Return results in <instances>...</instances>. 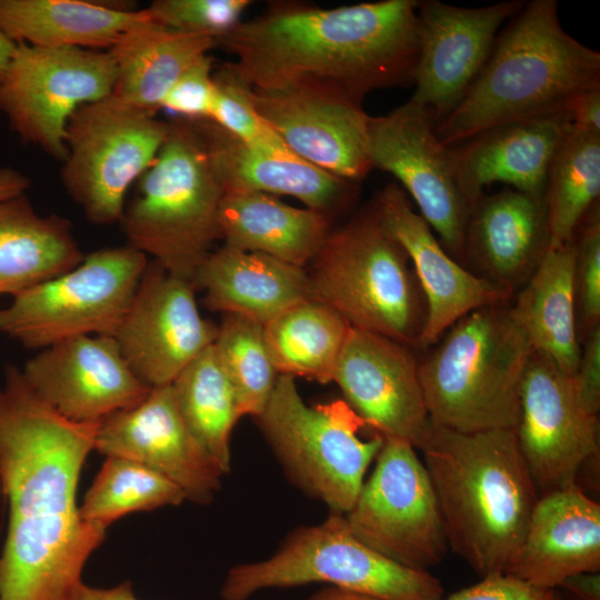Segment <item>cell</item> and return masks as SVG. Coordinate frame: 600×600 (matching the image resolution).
<instances>
[{
  "label": "cell",
  "instance_id": "1",
  "mask_svg": "<svg viewBox=\"0 0 600 600\" xmlns=\"http://www.w3.org/2000/svg\"><path fill=\"white\" fill-rule=\"evenodd\" d=\"M99 422L71 421L46 403L22 371L0 384V481L8 528L0 600H78L83 568L106 528L80 516L77 489Z\"/></svg>",
  "mask_w": 600,
  "mask_h": 600
},
{
  "label": "cell",
  "instance_id": "2",
  "mask_svg": "<svg viewBox=\"0 0 600 600\" xmlns=\"http://www.w3.org/2000/svg\"><path fill=\"white\" fill-rule=\"evenodd\" d=\"M417 0L322 9L282 3L217 40L252 89L307 90L362 103L369 92L413 82Z\"/></svg>",
  "mask_w": 600,
  "mask_h": 600
},
{
  "label": "cell",
  "instance_id": "3",
  "mask_svg": "<svg viewBox=\"0 0 600 600\" xmlns=\"http://www.w3.org/2000/svg\"><path fill=\"white\" fill-rule=\"evenodd\" d=\"M596 87L600 53L563 29L558 1L532 0L497 36L484 66L434 132L450 148L500 124L570 113Z\"/></svg>",
  "mask_w": 600,
  "mask_h": 600
},
{
  "label": "cell",
  "instance_id": "4",
  "mask_svg": "<svg viewBox=\"0 0 600 600\" xmlns=\"http://www.w3.org/2000/svg\"><path fill=\"white\" fill-rule=\"evenodd\" d=\"M419 449L448 546L481 577L503 572L539 497L514 430L462 433L430 421Z\"/></svg>",
  "mask_w": 600,
  "mask_h": 600
},
{
  "label": "cell",
  "instance_id": "5",
  "mask_svg": "<svg viewBox=\"0 0 600 600\" xmlns=\"http://www.w3.org/2000/svg\"><path fill=\"white\" fill-rule=\"evenodd\" d=\"M436 343L418 366L430 421L462 433L514 430L533 349L510 302L471 311Z\"/></svg>",
  "mask_w": 600,
  "mask_h": 600
},
{
  "label": "cell",
  "instance_id": "6",
  "mask_svg": "<svg viewBox=\"0 0 600 600\" xmlns=\"http://www.w3.org/2000/svg\"><path fill=\"white\" fill-rule=\"evenodd\" d=\"M136 184L119 221L127 243L193 283L212 246L221 239L223 197L196 121H169L156 160Z\"/></svg>",
  "mask_w": 600,
  "mask_h": 600
},
{
  "label": "cell",
  "instance_id": "7",
  "mask_svg": "<svg viewBox=\"0 0 600 600\" xmlns=\"http://www.w3.org/2000/svg\"><path fill=\"white\" fill-rule=\"evenodd\" d=\"M311 262L310 299L337 310L351 327L417 349L426 301L374 203L330 232Z\"/></svg>",
  "mask_w": 600,
  "mask_h": 600
},
{
  "label": "cell",
  "instance_id": "8",
  "mask_svg": "<svg viewBox=\"0 0 600 600\" xmlns=\"http://www.w3.org/2000/svg\"><path fill=\"white\" fill-rule=\"evenodd\" d=\"M310 582L357 592L377 600H441L443 587L428 570L409 568L358 540L344 514L330 513L321 523L301 527L269 559L229 570L223 600H247L268 588Z\"/></svg>",
  "mask_w": 600,
  "mask_h": 600
},
{
  "label": "cell",
  "instance_id": "9",
  "mask_svg": "<svg viewBox=\"0 0 600 600\" xmlns=\"http://www.w3.org/2000/svg\"><path fill=\"white\" fill-rule=\"evenodd\" d=\"M260 428L290 477L332 513H348L364 474L384 442L378 433L362 440L368 427L344 400L308 406L294 378L279 374L259 417Z\"/></svg>",
  "mask_w": 600,
  "mask_h": 600
},
{
  "label": "cell",
  "instance_id": "10",
  "mask_svg": "<svg viewBox=\"0 0 600 600\" xmlns=\"http://www.w3.org/2000/svg\"><path fill=\"white\" fill-rule=\"evenodd\" d=\"M168 131L169 121L113 93L73 113L61 180L90 222L119 223L130 187L156 160Z\"/></svg>",
  "mask_w": 600,
  "mask_h": 600
},
{
  "label": "cell",
  "instance_id": "11",
  "mask_svg": "<svg viewBox=\"0 0 600 600\" xmlns=\"http://www.w3.org/2000/svg\"><path fill=\"white\" fill-rule=\"evenodd\" d=\"M124 246L84 256L73 269L13 297L0 309V332L29 349L80 336H114L148 266Z\"/></svg>",
  "mask_w": 600,
  "mask_h": 600
},
{
  "label": "cell",
  "instance_id": "12",
  "mask_svg": "<svg viewBox=\"0 0 600 600\" xmlns=\"http://www.w3.org/2000/svg\"><path fill=\"white\" fill-rule=\"evenodd\" d=\"M114 82L107 50L17 43L0 84V110L23 140L62 162L71 117L83 104L110 96Z\"/></svg>",
  "mask_w": 600,
  "mask_h": 600
},
{
  "label": "cell",
  "instance_id": "13",
  "mask_svg": "<svg viewBox=\"0 0 600 600\" xmlns=\"http://www.w3.org/2000/svg\"><path fill=\"white\" fill-rule=\"evenodd\" d=\"M376 467L344 514L366 546L413 569L439 563L449 548L438 500L416 448L384 439Z\"/></svg>",
  "mask_w": 600,
  "mask_h": 600
},
{
  "label": "cell",
  "instance_id": "14",
  "mask_svg": "<svg viewBox=\"0 0 600 600\" xmlns=\"http://www.w3.org/2000/svg\"><path fill=\"white\" fill-rule=\"evenodd\" d=\"M434 126L432 116L410 100L388 114L371 117V162L401 183L446 251L463 260L470 204Z\"/></svg>",
  "mask_w": 600,
  "mask_h": 600
},
{
  "label": "cell",
  "instance_id": "15",
  "mask_svg": "<svg viewBox=\"0 0 600 600\" xmlns=\"http://www.w3.org/2000/svg\"><path fill=\"white\" fill-rule=\"evenodd\" d=\"M514 433L539 496L577 483L599 450L598 416L580 400L573 377L538 351L522 377Z\"/></svg>",
  "mask_w": 600,
  "mask_h": 600
},
{
  "label": "cell",
  "instance_id": "16",
  "mask_svg": "<svg viewBox=\"0 0 600 600\" xmlns=\"http://www.w3.org/2000/svg\"><path fill=\"white\" fill-rule=\"evenodd\" d=\"M194 284L149 261L113 338L149 387L168 386L203 350L218 327L199 312Z\"/></svg>",
  "mask_w": 600,
  "mask_h": 600
},
{
  "label": "cell",
  "instance_id": "17",
  "mask_svg": "<svg viewBox=\"0 0 600 600\" xmlns=\"http://www.w3.org/2000/svg\"><path fill=\"white\" fill-rule=\"evenodd\" d=\"M523 4L511 0L464 8L419 1V54L410 101L427 110L436 124L450 113L484 66L500 27Z\"/></svg>",
  "mask_w": 600,
  "mask_h": 600
},
{
  "label": "cell",
  "instance_id": "18",
  "mask_svg": "<svg viewBox=\"0 0 600 600\" xmlns=\"http://www.w3.org/2000/svg\"><path fill=\"white\" fill-rule=\"evenodd\" d=\"M412 348L350 327L333 380L346 402L384 439L419 449L430 419Z\"/></svg>",
  "mask_w": 600,
  "mask_h": 600
},
{
  "label": "cell",
  "instance_id": "19",
  "mask_svg": "<svg viewBox=\"0 0 600 600\" xmlns=\"http://www.w3.org/2000/svg\"><path fill=\"white\" fill-rule=\"evenodd\" d=\"M22 374L53 410L74 422H99L141 402L151 387L129 367L112 336H80L41 349Z\"/></svg>",
  "mask_w": 600,
  "mask_h": 600
},
{
  "label": "cell",
  "instance_id": "20",
  "mask_svg": "<svg viewBox=\"0 0 600 600\" xmlns=\"http://www.w3.org/2000/svg\"><path fill=\"white\" fill-rule=\"evenodd\" d=\"M94 450L149 467L201 504L211 502L224 474L187 427L171 384L151 388L138 404L99 421Z\"/></svg>",
  "mask_w": 600,
  "mask_h": 600
},
{
  "label": "cell",
  "instance_id": "21",
  "mask_svg": "<svg viewBox=\"0 0 600 600\" xmlns=\"http://www.w3.org/2000/svg\"><path fill=\"white\" fill-rule=\"evenodd\" d=\"M248 98L261 119L297 157L354 182L372 169L371 117L362 103L307 90H258Z\"/></svg>",
  "mask_w": 600,
  "mask_h": 600
},
{
  "label": "cell",
  "instance_id": "22",
  "mask_svg": "<svg viewBox=\"0 0 600 600\" xmlns=\"http://www.w3.org/2000/svg\"><path fill=\"white\" fill-rule=\"evenodd\" d=\"M373 203L383 227L412 263L426 301L417 349L433 346L471 311L510 302L509 289L463 268L446 251L400 186H386Z\"/></svg>",
  "mask_w": 600,
  "mask_h": 600
},
{
  "label": "cell",
  "instance_id": "23",
  "mask_svg": "<svg viewBox=\"0 0 600 600\" xmlns=\"http://www.w3.org/2000/svg\"><path fill=\"white\" fill-rule=\"evenodd\" d=\"M600 570V504L577 483L538 497L517 551L503 572L556 589Z\"/></svg>",
  "mask_w": 600,
  "mask_h": 600
},
{
  "label": "cell",
  "instance_id": "24",
  "mask_svg": "<svg viewBox=\"0 0 600 600\" xmlns=\"http://www.w3.org/2000/svg\"><path fill=\"white\" fill-rule=\"evenodd\" d=\"M570 123V113L510 122L448 148L470 208L496 182L543 198L551 162Z\"/></svg>",
  "mask_w": 600,
  "mask_h": 600
},
{
  "label": "cell",
  "instance_id": "25",
  "mask_svg": "<svg viewBox=\"0 0 600 600\" xmlns=\"http://www.w3.org/2000/svg\"><path fill=\"white\" fill-rule=\"evenodd\" d=\"M549 246L543 198L508 188L483 192L470 208L463 260L513 294L532 276Z\"/></svg>",
  "mask_w": 600,
  "mask_h": 600
},
{
  "label": "cell",
  "instance_id": "26",
  "mask_svg": "<svg viewBox=\"0 0 600 600\" xmlns=\"http://www.w3.org/2000/svg\"><path fill=\"white\" fill-rule=\"evenodd\" d=\"M223 193L290 196L326 212L353 191L349 181L326 172L289 150L246 144L209 120L196 121Z\"/></svg>",
  "mask_w": 600,
  "mask_h": 600
},
{
  "label": "cell",
  "instance_id": "27",
  "mask_svg": "<svg viewBox=\"0 0 600 600\" xmlns=\"http://www.w3.org/2000/svg\"><path fill=\"white\" fill-rule=\"evenodd\" d=\"M193 284L204 292V304L210 310L262 326L310 299L304 268L224 244L206 258Z\"/></svg>",
  "mask_w": 600,
  "mask_h": 600
},
{
  "label": "cell",
  "instance_id": "28",
  "mask_svg": "<svg viewBox=\"0 0 600 600\" xmlns=\"http://www.w3.org/2000/svg\"><path fill=\"white\" fill-rule=\"evenodd\" d=\"M219 226L224 246L300 268L314 259L330 233L326 212L261 192L223 193Z\"/></svg>",
  "mask_w": 600,
  "mask_h": 600
},
{
  "label": "cell",
  "instance_id": "29",
  "mask_svg": "<svg viewBox=\"0 0 600 600\" xmlns=\"http://www.w3.org/2000/svg\"><path fill=\"white\" fill-rule=\"evenodd\" d=\"M214 47L216 39L163 27L147 11L107 50L116 68L112 93L156 113L178 78Z\"/></svg>",
  "mask_w": 600,
  "mask_h": 600
},
{
  "label": "cell",
  "instance_id": "30",
  "mask_svg": "<svg viewBox=\"0 0 600 600\" xmlns=\"http://www.w3.org/2000/svg\"><path fill=\"white\" fill-rule=\"evenodd\" d=\"M574 241L550 248L517 294L510 311L533 351L549 357L566 374L577 372L581 346L577 323Z\"/></svg>",
  "mask_w": 600,
  "mask_h": 600
},
{
  "label": "cell",
  "instance_id": "31",
  "mask_svg": "<svg viewBox=\"0 0 600 600\" xmlns=\"http://www.w3.org/2000/svg\"><path fill=\"white\" fill-rule=\"evenodd\" d=\"M84 256L67 218L39 214L24 193L0 202V296L68 272Z\"/></svg>",
  "mask_w": 600,
  "mask_h": 600
},
{
  "label": "cell",
  "instance_id": "32",
  "mask_svg": "<svg viewBox=\"0 0 600 600\" xmlns=\"http://www.w3.org/2000/svg\"><path fill=\"white\" fill-rule=\"evenodd\" d=\"M147 16L87 0H0V29L16 43L43 48L109 50Z\"/></svg>",
  "mask_w": 600,
  "mask_h": 600
},
{
  "label": "cell",
  "instance_id": "33",
  "mask_svg": "<svg viewBox=\"0 0 600 600\" xmlns=\"http://www.w3.org/2000/svg\"><path fill=\"white\" fill-rule=\"evenodd\" d=\"M350 327L330 306L306 299L266 323L263 338L279 374L328 383Z\"/></svg>",
  "mask_w": 600,
  "mask_h": 600
},
{
  "label": "cell",
  "instance_id": "34",
  "mask_svg": "<svg viewBox=\"0 0 600 600\" xmlns=\"http://www.w3.org/2000/svg\"><path fill=\"white\" fill-rule=\"evenodd\" d=\"M178 409L192 436L223 473L231 468L230 438L240 419L234 390L212 344L171 383Z\"/></svg>",
  "mask_w": 600,
  "mask_h": 600
},
{
  "label": "cell",
  "instance_id": "35",
  "mask_svg": "<svg viewBox=\"0 0 600 600\" xmlns=\"http://www.w3.org/2000/svg\"><path fill=\"white\" fill-rule=\"evenodd\" d=\"M600 196V134L570 127L550 166L543 194L550 248L571 242Z\"/></svg>",
  "mask_w": 600,
  "mask_h": 600
},
{
  "label": "cell",
  "instance_id": "36",
  "mask_svg": "<svg viewBox=\"0 0 600 600\" xmlns=\"http://www.w3.org/2000/svg\"><path fill=\"white\" fill-rule=\"evenodd\" d=\"M184 499L180 487L149 467L107 457L79 510L84 521L107 529L128 513L177 506Z\"/></svg>",
  "mask_w": 600,
  "mask_h": 600
},
{
  "label": "cell",
  "instance_id": "37",
  "mask_svg": "<svg viewBox=\"0 0 600 600\" xmlns=\"http://www.w3.org/2000/svg\"><path fill=\"white\" fill-rule=\"evenodd\" d=\"M212 347L234 390L240 418L259 417L279 376L264 343L263 326L244 317L223 314Z\"/></svg>",
  "mask_w": 600,
  "mask_h": 600
},
{
  "label": "cell",
  "instance_id": "38",
  "mask_svg": "<svg viewBox=\"0 0 600 600\" xmlns=\"http://www.w3.org/2000/svg\"><path fill=\"white\" fill-rule=\"evenodd\" d=\"M213 78L216 96L209 121L254 148L289 150L256 112L248 98V84L238 78L228 63L216 71Z\"/></svg>",
  "mask_w": 600,
  "mask_h": 600
},
{
  "label": "cell",
  "instance_id": "39",
  "mask_svg": "<svg viewBox=\"0 0 600 600\" xmlns=\"http://www.w3.org/2000/svg\"><path fill=\"white\" fill-rule=\"evenodd\" d=\"M249 0H156L147 11L169 29L218 40L241 21Z\"/></svg>",
  "mask_w": 600,
  "mask_h": 600
},
{
  "label": "cell",
  "instance_id": "40",
  "mask_svg": "<svg viewBox=\"0 0 600 600\" xmlns=\"http://www.w3.org/2000/svg\"><path fill=\"white\" fill-rule=\"evenodd\" d=\"M574 237V288L578 331L583 337L600 326V217L594 207Z\"/></svg>",
  "mask_w": 600,
  "mask_h": 600
},
{
  "label": "cell",
  "instance_id": "41",
  "mask_svg": "<svg viewBox=\"0 0 600 600\" xmlns=\"http://www.w3.org/2000/svg\"><path fill=\"white\" fill-rule=\"evenodd\" d=\"M212 57L206 54L192 63L164 96L160 109L176 118L208 120L212 110L216 84Z\"/></svg>",
  "mask_w": 600,
  "mask_h": 600
},
{
  "label": "cell",
  "instance_id": "42",
  "mask_svg": "<svg viewBox=\"0 0 600 600\" xmlns=\"http://www.w3.org/2000/svg\"><path fill=\"white\" fill-rule=\"evenodd\" d=\"M441 600H558L554 589L532 586L504 572L491 573Z\"/></svg>",
  "mask_w": 600,
  "mask_h": 600
},
{
  "label": "cell",
  "instance_id": "43",
  "mask_svg": "<svg viewBox=\"0 0 600 600\" xmlns=\"http://www.w3.org/2000/svg\"><path fill=\"white\" fill-rule=\"evenodd\" d=\"M584 407L598 416L600 409V326L583 337L579 366L573 376Z\"/></svg>",
  "mask_w": 600,
  "mask_h": 600
},
{
  "label": "cell",
  "instance_id": "44",
  "mask_svg": "<svg viewBox=\"0 0 600 600\" xmlns=\"http://www.w3.org/2000/svg\"><path fill=\"white\" fill-rule=\"evenodd\" d=\"M570 117L572 128L600 134V87L583 92L573 103Z\"/></svg>",
  "mask_w": 600,
  "mask_h": 600
},
{
  "label": "cell",
  "instance_id": "45",
  "mask_svg": "<svg viewBox=\"0 0 600 600\" xmlns=\"http://www.w3.org/2000/svg\"><path fill=\"white\" fill-rule=\"evenodd\" d=\"M78 600H139L136 598L131 583L122 582L111 588H96L83 584Z\"/></svg>",
  "mask_w": 600,
  "mask_h": 600
},
{
  "label": "cell",
  "instance_id": "46",
  "mask_svg": "<svg viewBox=\"0 0 600 600\" xmlns=\"http://www.w3.org/2000/svg\"><path fill=\"white\" fill-rule=\"evenodd\" d=\"M31 184L30 179L20 171L0 168V202L23 194Z\"/></svg>",
  "mask_w": 600,
  "mask_h": 600
},
{
  "label": "cell",
  "instance_id": "47",
  "mask_svg": "<svg viewBox=\"0 0 600 600\" xmlns=\"http://www.w3.org/2000/svg\"><path fill=\"white\" fill-rule=\"evenodd\" d=\"M561 587H567L584 600H600L599 576L596 573H581L569 578Z\"/></svg>",
  "mask_w": 600,
  "mask_h": 600
},
{
  "label": "cell",
  "instance_id": "48",
  "mask_svg": "<svg viewBox=\"0 0 600 600\" xmlns=\"http://www.w3.org/2000/svg\"><path fill=\"white\" fill-rule=\"evenodd\" d=\"M307 600H377L357 592L343 590L336 587H326L313 593Z\"/></svg>",
  "mask_w": 600,
  "mask_h": 600
},
{
  "label": "cell",
  "instance_id": "49",
  "mask_svg": "<svg viewBox=\"0 0 600 600\" xmlns=\"http://www.w3.org/2000/svg\"><path fill=\"white\" fill-rule=\"evenodd\" d=\"M16 48L17 43L8 38L0 29V84L6 76Z\"/></svg>",
  "mask_w": 600,
  "mask_h": 600
},
{
  "label": "cell",
  "instance_id": "50",
  "mask_svg": "<svg viewBox=\"0 0 600 600\" xmlns=\"http://www.w3.org/2000/svg\"><path fill=\"white\" fill-rule=\"evenodd\" d=\"M1 497H2V489H1V481H0V500H1Z\"/></svg>",
  "mask_w": 600,
  "mask_h": 600
}]
</instances>
